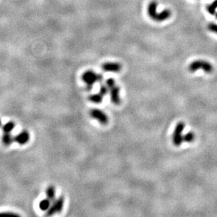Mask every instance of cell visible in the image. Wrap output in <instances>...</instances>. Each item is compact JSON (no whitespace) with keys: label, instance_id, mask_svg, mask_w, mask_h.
<instances>
[{"label":"cell","instance_id":"cell-10","mask_svg":"<svg viewBox=\"0 0 217 217\" xmlns=\"http://www.w3.org/2000/svg\"><path fill=\"white\" fill-rule=\"evenodd\" d=\"M157 3L155 1H152L149 3L148 6V14L149 17L154 20L156 15L157 14Z\"/></svg>","mask_w":217,"mask_h":217},{"label":"cell","instance_id":"cell-19","mask_svg":"<svg viewBox=\"0 0 217 217\" xmlns=\"http://www.w3.org/2000/svg\"><path fill=\"white\" fill-rule=\"evenodd\" d=\"M207 27H208L209 30H210L211 32L217 34V24L212 23L209 24Z\"/></svg>","mask_w":217,"mask_h":217},{"label":"cell","instance_id":"cell-21","mask_svg":"<svg viewBox=\"0 0 217 217\" xmlns=\"http://www.w3.org/2000/svg\"><path fill=\"white\" fill-rule=\"evenodd\" d=\"M215 16H216V18H217V13H216V15H215Z\"/></svg>","mask_w":217,"mask_h":217},{"label":"cell","instance_id":"cell-7","mask_svg":"<svg viewBox=\"0 0 217 217\" xmlns=\"http://www.w3.org/2000/svg\"><path fill=\"white\" fill-rule=\"evenodd\" d=\"M102 69L105 72L109 73H120L121 71L122 67V65L119 63L115 62H107L104 63L101 65Z\"/></svg>","mask_w":217,"mask_h":217},{"label":"cell","instance_id":"cell-12","mask_svg":"<svg viewBox=\"0 0 217 217\" xmlns=\"http://www.w3.org/2000/svg\"><path fill=\"white\" fill-rule=\"evenodd\" d=\"M103 95L100 94V93H97V94H91L89 96V101H91V103H101L103 102Z\"/></svg>","mask_w":217,"mask_h":217},{"label":"cell","instance_id":"cell-17","mask_svg":"<svg viewBox=\"0 0 217 217\" xmlns=\"http://www.w3.org/2000/svg\"><path fill=\"white\" fill-rule=\"evenodd\" d=\"M195 134L192 131H188L185 135H183V140L186 143H192L195 140Z\"/></svg>","mask_w":217,"mask_h":217},{"label":"cell","instance_id":"cell-20","mask_svg":"<svg viewBox=\"0 0 217 217\" xmlns=\"http://www.w3.org/2000/svg\"><path fill=\"white\" fill-rule=\"evenodd\" d=\"M2 126V123H1V120H0V127H1Z\"/></svg>","mask_w":217,"mask_h":217},{"label":"cell","instance_id":"cell-5","mask_svg":"<svg viewBox=\"0 0 217 217\" xmlns=\"http://www.w3.org/2000/svg\"><path fill=\"white\" fill-rule=\"evenodd\" d=\"M64 205V197L60 196L57 199H55L51 203V206L47 211L46 216H52L56 213H60L63 210Z\"/></svg>","mask_w":217,"mask_h":217},{"label":"cell","instance_id":"cell-1","mask_svg":"<svg viewBox=\"0 0 217 217\" xmlns=\"http://www.w3.org/2000/svg\"><path fill=\"white\" fill-rule=\"evenodd\" d=\"M82 79L86 84V88L88 91L92 89L93 86L96 82H101L103 79V76L101 74H98L93 70H87L82 74Z\"/></svg>","mask_w":217,"mask_h":217},{"label":"cell","instance_id":"cell-9","mask_svg":"<svg viewBox=\"0 0 217 217\" xmlns=\"http://www.w3.org/2000/svg\"><path fill=\"white\" fill-rule=\"evenodd\" d=\"M172 16V12L169 9H164L162 11L160 12V13H157V14L155 16V18H154L153 21H156V22H163L165 21L166 20L169 19V18Z\"/></svg>","mask_w":217,"mask_h":217},{"label":"cell","instance_id":"cell-18","mask_svg":"<svg viewBox=\"0 0 217 217\" xmlns=\"http://www.w3.org/2000/svg\"><path fill=\"white\" fill-rule=\"evenodd\" d=\"M109 92V89H108V87L106 85H101L100 86V89H99V93H100L101 95L103 96H106L107 94Z\"/></svg>","mask_w":217,"mask_h":217},{"label":"cell","instance_id":"cell-16","mask_svg":"<svg viewBox=\"0 0 217 217\" xmlns=\"http://www.w3.org/2000/svg\"><path fill=\"white\" fill-rule=\"evenodd\" d=\"M207 12L211 15H215L216 14V10L217 9V0H214L213 2L209 4V5L207 6L206 7Z\"/></svg>","mask_w":217,"mask_h":217},{"label":"cell","instance_id":"cell-8","mask_svg":"<svg viewBox=\"0 0 217 217\" xmlns=\"http://www.w3.org/2000/svg\"><path fill=\"white\" fill-rule=\"evenodd\" d=\"M13 139H14V141L18 143V144L25 145L30 140V134L26 130H23L16 136L13 137Z\"/></svg>","mask_w":217,"mask_h":217},{"label":"cell","instance_id":"cell-15","mask_svg":"<svg viewBox=\"0 0 217 217\" xmlns=\"http://www.w3.org/2000/svg\"><path fill=\"white\" fill-rule=\"evenodd\" d=\"M2 131L4 133H11L15 128V123L13 121H9L4 124L2 126Z\"/></svg>","mask_w":217,"mask_h":217},{"label":"cell","instance_id":"cell-6","mask_svg":"<svg viewBox=\"0 0 217 217\" xmlns=\"http://www.w3.org/2000/svg\"><path fill=\"white\" fill-rule=\"evenodd\" d=\"M89 114L91 117L97 120L99 123L103 125H106L108 123V121H109L108 115L102 110L99 109V108L91 109L90 110Z\"/></svg>","mask_w":217,"mask_h":217},{"label":"cell","instance_id":"cell-11","mask_svg":"<svg viewBox=\"0 0 217 217\" xmlns=\"http://www.w3.org/2000/svg\"><path fill=\"white\" fill-rule=\"evenodd\" d=\"M14 140L11 133H4L1 137V141L5 146H9L11 145L12 142Z\"/></svg>","mask_w":217,"mask_h":217},{"label":"cell","instance_id":"cell-13","mask_svg":"<svg viewBox=\"0 0 217 217\" xmlns=\"http://www.w3.org/2000/svg\"><path fill=\"white\" fill-rule=\"evenodd\" d=\"M46 194H47V198L53 202V200H55V197H56V188L54 186H48L46 190Z\"/></svg>","mask_w":217,"mask_h":217},{"label":"cell","instance_id":"cell-4","mask_svg":"<svg viewBox=\"0 0 217 217\" xmlns=\"http://www.w3.org/2000/svg\"><path fill=\"white\" fill-rule=\"evenodd\" d=\"M186 124L183 122H179L175 126V129L172 134V142L175 146H180L183 143V131L184 130Z\"/></svg>","mask_w":217,"mask_h":217},{"label":"cell","instance_id":"cell-2","mask_svg":"<svg viewBox=\"0 0 217 217\" xmlns=\"http://www.w3.org/2000/svg\"><path fill=\"white\" fill-rule=\"evenodd\" d=\"M109 89L111 102L115 105H119L121 103V99L120 95V88L116 85L115 80L112 78H109L105 82Z\"/></svg>","mask_w":217,"mask_h":217},{"label":"cell","instance_id":"cell-3","mask_svg":"<svg viewBox=\"0 0 217 217\" xmlns=\"http://www.w3.org/2000/svg\"><path fill=\"white\" fill-rule=\"evenodd\" d=\"M200 69L204 70L206 73H212L214 70V67L208 61L204 60L194 61L188 65V70L190 73H195Z\"/></svg>","mask_w":217,"mask_h":217},{"label":"cell","instance_id":"cell-14","mask_svg":"<svg viewBox=\"0 0 217 217\" xmlns=\"http://www.w3.org/2000/svg\"><path fill=\"white\" fill-rule=\"evenodd\" d=\"M51 202H52L50 200H49L47 198L46 199H43L42 201H40V202L39 204V209L42 211H44V212L47 211L50 207V206H51Z\"/></svg>","mask_w":217,"mask_h":217}]
</instances>
